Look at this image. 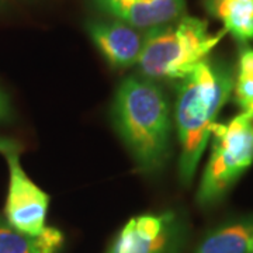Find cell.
Here are the masks:
<instances>
[{
  "label": "cell",
  "instance_id": "cell-11",
  "mask_svg": "<svg viewBox=\"0 0 253 253\" xmlns=\"http://www.w3.org/2000/svg\"><path fill=\"white\" fill-rule=\"evenodd\" d=\"M253 218L226 224L208 234L196 253H251Z\"/></svg>",
  "mask_w": 253,
  "mask_h": 253
},
{
  "label": "cell",
  "instance_id": "cell-9",
  "mask_svg": "<svg viewBox=\"0 0 253 253\" xmlns=\"http://www.w3.org/2000/svg\"><path fill=\"white\" fill-rule=\"evenodd\" d=\"M63 235L56 228H45L40 235H27L0 218V253H58Z\"/></svg>",
  "mask_w": 253,
  "mask_h": 253
},
{
  "label": "cell",
  "instance_id": "cell-4",
  "mask_svg": "<svg viewBox=\"0 0 253 253\" xmlns=\"http://www.w3.org/2000/svg\"><path fill=\"white\" fill-rule=\"evenodd\" d=\"M207 168L200 183L197 201L212 206L253 163V114L242 111L225 124L215 123Z\"/></svg>",
  "mask_w": 253,
  "mask_h": 253
},
{
  "label": "cell",
  "instance_id": "cell-12",
  "mask_svg": "<svg viewBox=\"0 0 253 253\" xmlns=\"http://www.w3.org/2000/svg\"><path fill=\"white\" fill-rule=\"evenodd\" d=\"M235 99L242 111L253 109V48H244L235 75Z\"/></svg>",
  "mask_w": 253,
  "mask_h": 253
},
{
  "label": "cell",
  "instance_id": "cell-7",
  "mask_svg": "<svg viewBox=\"0 0 253 253\" xmlns=\"http://www.w3.org/2000/svg\"><path fill=\"white\" fill-rule=\"evenodd\" d=\"M87 33L100 54L114 69L135 66L148 36V31L131 27L117 18L90 21Z\"/></svg>",
  "mask_w": 253,
  "mask_h": 253
},
{
  "label": "cell",
  "instance_id": "cell-17",
  "mask_svg": "<svg viewBox=\"0 0 253 253\" xmlns=\"http://www.w3.org/2000/svg\"><path fill=\"white\" fill-rule=\"evenodd\" d=\"M248 113H251V114H253V109L251 110V111H248Z\"/></svg>",
  "mask_w": 253,
  "mask_h": 253
},
{
  "label": "cell",
  "instance_id": "cell-1",
  "mask_svg": "<svg viewBox=\"0 0 253 253\" xmlns=\"http://www.w3.org/2000/svg\"><path fill=\"white\" fill-rule=\"evenodd\" d=\"M235 73L222 62L204 59L193 72L179 81L174 106V123L180 142L179 172L190 184L206 151L211 129L219 111L231 97Z\"/></svg>",
  "mask_w": 253,
  "mask_h": 253
},
{
  "label": "cell",
  "instance_id": "cell-6",
  "mask_svg": "<svg viewBox=\"0 0 253 253\" xmlns=\"http://www.w3.org/2000/svg\"><path fill=\"white\" fill-rule=\"evenodd\" d=\"M10 170V183L6 200L7 222L23 234L40 235L45 229V217L49 197L24 173L17 152L4 155Z\"/></svg>",
  "mask_w": 253,
  "mask_h": 253
},
{
  "label": "cell",
  "instance_id": "cell-14",
  "mask_svg": "<svg viewBox=\"0 0 253 253\" xmlns=\"http://www.w3.org/2000/svg\"><path fill=\"white\" fill-rule=\"evenodd\" d=\"M0 152L4 155L10 154V152H18V145L7 138H0Z\"/></svg>",
  "mask_w": 253,
  "mask_h": 253
},
{
  "label": "cell",
  "instance_id": "cell-2",
  "mask_svg": "<svg viewBox=\"0 0 253 253\" xmlns=\"http://www.w3.org/2000/svg\"><path fill=\"white\" fill-rule=\"evenodd\" d=\"M113 120L139 170L162 169L170 152L172 111L162 87L154 81L129 76L118 86Z\"/></svg>",
  "mask_w": 253,
  "mask_h": 253
},
{
  "label": "cell",
  "instance_id": "cell-3",
  "mask_svg": "<svg viewBox=\"0 0 253 253\" xmlns=\"http://www.w3.org/2000/svg\"><path fill=\"white\" fill-rule=\"evenodd\" d=\"M225 34L224 28L211 34L206 20L184 14L174 23L148 31L135 65L138 73L154 82L181 81L207 59Z\"/></svg>",
  "mask_w": 253,
  "mask_h": 253
},
{
  "label": "cell",
  "instance_id": "cell-5",
  "mask_svg": "<svg viewBox=\"0 0 253 253\" xmlns=\"http://www.w3.org/2000/svg\"><path fill=\"white\" fill-rule=\"evenodd\" d=\"M184 239L183 225L173 212L131 218L107 253H177Z\"/></svg>",
  "mask_w": 253,
  "mask_h": 253
},
{
  "label": "cell",
  "instance_id": "cell-15",
  "mask_svg": "<svg viewBox=\"0 0 253 253\" xmlns=\"http://www.w3.org/2000/svg\"><path fill=\"white\" fill-rule=\"evenodd\" d=\"M3 4H4V0H0V9L3 7Z\"/></svg>",
  "mask_w": 253,
  "mask_h": 253
},
{
  "label": "cell",
  "instance_id": "cell-10",
  "mask_svg": "<svg viewBox=\"0 0 253 253\" xmlns=\"http://www.w3.org/2000/svg\"><path fill=\"white\" fill-rule=\"evenodd\" d=\"M207 11L222 21L224 30L238 42L253 40V0H206Z\"/></svg>",
  "mask_w": 253,
  "mask_h": 253
},
{
  "label": "cell",
  "instance_id": "cell-16",
  "mask_svg": "<svg viewBox=\"0 0 253 253\" xmlns=\"http://www.w3.org/2000/svg\"><path fill=\"white\" fill-rule=\"evenodd\" d=\"M251 253H253V242H252V245H251Z\"/></svg>",
  "mask_w": 253,
  "mask_h": 253
},
{
  "label": "cell",
  "instance_id": "cell-13",
  "mask_svg": "<svg viewBox=\"0 0 253 253\" xmlns=\"http://www.w3.org/2000/svg\"><path fill=\"white\" fill-rule=\"evenodd\" d=\"M11 116V109H10V103L6 94L0 90V121H6Z\"/></svg>",
  "mask_w": 253,
  "mask_h": 253
},
{
  "label": "cell",
  "instance_id": "cell-8",
  "mask_svg": "<svg viewBox=\"0 0 253 253\" xmlns=\"http://www.w3.org/2000/svg\"><path fill=\"white\" fill-rule=\"evenodd\" d=\"M111 17L141 31L174 23L186 14V0H93Z\"/></svg>",
  "mask_w": 253,
  "mask_h": 253
}]
</instances>
